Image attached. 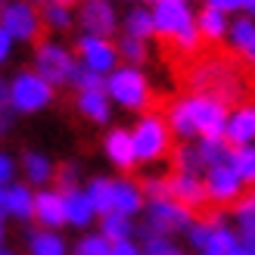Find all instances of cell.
Here are the masks:
<instances>
[{"instance_id":"cell-1","label":"cell","mask_w":255,"mask_h":255,"mask_svg":"<svg viewBox=\"0 0 255 255\" xmlns=\"http://www.w3.org/2000/svg\"><path fill=\"white\" fill-rule=\"evenodd\" d=\"M227 122V106L215 94H193L187 100H177L168 109V131L177 137H221Z\"/></svg>"},{"instance_id":"cell-2","label":"cell","mask_w":255,"mask_h":255,"mask_svg":"<svg viewBox=\"0 0 255 255\" xmlns=\"http://www.w3.org/2000/svg\"><path fill=\"white\" fill-rule=\"evenodd\" d=\"M103 91L109 103H119L125 109H143L149 103V81L137 66H116L106 75Z\"/></svg>"},{"instance_id":"cell-3","label":"cell","mask_w":255,"mask_h":255,"mask_svg":"<svg viewBox=\"0 0 255 255\" xmlns=\"http://www.w3.org/2000/svg\"><path fill=\"white\" fill-rule=\"evenodd\" d=\"M9 87V109L22 112V116H31V112H41L53 103V84H47L34 69L19 72L12 81H6Z\"/></svg>"},{"instance_id":"cell-4","label":"cell","mask_w":255,"mask_h":255,"mask_svg":"<svg viewBox=\"0 0 255 255\" xmlns=\"http://www.w3.org/2000/svg\"><path fill=\"white\" fill-rule=\"evenodd\" d=\"M131 140H134V152H137V162H159L168 156L171 149V131L165 125L162 116H143L134 131H131Z\"/></svg>"},{"instance_id":"cell-5","label":"cell","mask_w":255,"mask_h":255,"mask_svg":"<svg viewBox=\"0 0 255 255\" xmlns=\"http://www.w3.org/2000/svg\"><path fill=\"white\" fill-rule=\"evenodd\" d=\"M75 69H78V62H75L69 47H62L59 41L37 44V50H34V72L41 75L47 84H53V87L72 84Z\"/></svg>"},{"instance_id":"cell-6","label":"cell","mask_w":255,"mask_h":255,"mask_svg":"<svg viewBox=\"0 0 255 255\" xmlns=\"http://www.w3.org/2000/svg\"><path fill=\"white\" fill-rule=\"evenodd\" d=\"M237 66H227V62H206V66H199L193 75H190V81L199 87V94H215V97H240L246 91L243 78H240Z\"/></svg>"},{"instance_id":"cell-7","label":"cell","mask_w":255,"mask_h":255,"mask_svg":"<svg viewBox=\"0 0 255 255\" xmlns=\"http://www.w3.org/2000/svg\"><path fill=\"white\" fill-rule=\"evenodd\" d=\"M0 28H3L12 41H22V44H31L37 41L41 34V12H37L28 0H9L0 12Z\"/></svg>"},{"instance_id":"cell-8","label":"cell","mask_w":255,"mask_h":255,"mask_svg":"<svg viewBox=\"0 0 255 255\" xmlns=\"http://www.w3.org/2000/svg\"><path fill=\"white\" fill-rule=\"evenodd\" d=\"M193 212L184 209L181 202L174 199H156L146 206V231L143 234H159V237H168L177 231H187L193 224Z\"/></svg>"},{"instance_id":"cell-9","label":"cell","mask_w":255,"mask_h":255,"mask_svg":"<svg viewBox=\"0 0 255 255\" xmlns=\"http://www.w3.org/2000/svg\"><path fill=\"white\" fill-rule=\"evenodd\" d=\"M149 16H152V31L162 34V37H168V41L193 25L190 0H159V3H152Z\"/></svg>"},{"instance_id":"cell-10","label":"cell","mask_w":255,"mask_h":255,"mask_svg":"<svg viewBox=\"0 0 255 255\" xmlns=\"http://www.w3.org/2000/svg\"><path fill=\"white\" fill-rule=\"evenodd\" d=\"M78 66L91 69L97 75H106L119 66V50L109 44V37H94V34H81L78 37Z\"/></svg>"},{"instance_id":"cell-11","label":"cell","mask_w":255,"mask_h":255,"mask_svg":"<svg viewBox=\"0 0 255 255\" xmlns=\"http://www.w3.org/2000/svg\"><path fill=\"white\" fill-rule=\"evenodd\" d=\"M202 184H206V196L212 202H218V206H231V202L243 196V181L237 177V171L227 162L206 168V181Z\"/></svg>"},{"instance_id":"cell-12","label":"cell","mask_w":255,"mask_h":255,"mask_svg":"<svg viewBox=\"0 0 255 255\" xmlns=\"http://www.w3.org/2000/svg\"><path fill=\"white\" fill-rule=\"evenodd\" d=\"M78 22L84 34H94V37H112V31L119 28V16H116L112 0H81Z\"/></svg>"},{"instance_id":"cell-13","label":"cell","mask_w":255,"mask_h":255,"mask_svg":"<svg viewBox=\"0 0 255 255\" xmlns=\"http://www.w3.org/2000/svg\"><path fill=\"white\" fill-rule=\"evenodd\" d=\"M168 199L181 202L184 209H202L209 202L206 196V184L199 181V174H190V171H174L168 177Z\"/></svg>"},{"instance_id":"cell-14","label":"cell","mask_w":255,"mask_h":255,"mask_svg":"<svg viewBox=\"0 0 255 255\" xmlns=\"http://www.w3.org/2000/svg\"><path fill=\"white\" fill-rule=\"evenodd\" d=\"M227 146H246L255 143V100L237 106L234 112H227V122H224V134Z\"/></svg>"},{"instance_id":"cell-15","label":"cell","mask_w":255,"mask_h":255,"mask_svg":"<svg viewBox=\"0 0 255 255\" xmlns=\"http://www.w3.org/2000/svg\"><path fill=\"white\" fill-rule=\"evenodd\" d=\"M31 218L44 227V231H59L66 224V209H62V193L59 190H37L34 193V209H31Z\"/></svg>"},{"instance_id":"cell-16","label":"cell","mask_w":255,"mask_h":255,"mask_svg":"<svg viewBox=\"0 0 255 255\" xmlns=\"http://www.w3.org/2000/svg\"><path fill=\"white\" fill-rule=\"evenodd\" d=\"M103 152L106 159L116 165L122 171H131L137 165V152H134V140H131V131H125V128H112L103 140Z\"/></svg>"},{"instance_id":"cell-17","label":"cell","mask_w":255,"mask_h":255,"mask_svg":"<svg viewBox=\"0 0 255 255\" xmlns=\"http://www.w3.org/2000/svg\"><path fill=\"white\" fill-rule=\"evenodd\" d=\"M143 209V190L134 181H112V212L125 215V218H134V215Z\"/></svg>"},{"instance_id":"cell-18","label":"cell","mask_w":255,"mask_h":255,"mask_svg":"<svg viewBox=\"0 0 255 255\" xmlns=\"http://www.w3.org/2000/svg\"><path fill=\"white\" fill-rule=\"evenodd\" d=\"M22 174H25V184L28 187H47L56 174V165L50 162V156H44V152L28 149L22 156Z\"/></svg>"},{"instance_id":"cell-19","label":"cell","mask_w":255,"mask_h":255,"mask_svg":"<svg viewBox=\"0 0 255 255\" xmlns=\"http://www.w3.org/2000/svg\"><path fill=\"white\" fill-rule=\"evenodd\" d=\"M62 209H66V224L72 227H87L97 212L91 206V199H87L84 190H69V193H62Z\"/></svg>"},{"instance_id":"cell-20","label":"cell","mask_w":255,"mask_h":255,"mask_svg":"<svg viewBox=\"0 0 255 255\" xmlns=\"http://www.w3.org/2000/svg\"><path fill=\"white\" fill-rule=\"evenodd\" d=\"M234 53H240L249 66H255V19H234V25H227Z\"/></svg>"},{"instance_id":"cell-21","label":"cell","mask_w":255,"mask_h":255,"mask_svg":"<svg viewBox=\"0 0 255 255\" xmlns=\"http://www.w3.org/2000/svg\"><path fill=\"white\" fill-rule=\"evenodd\" d=\"M78 112L97 125H106L112 119V103H109L106 91H81L78 94Z\"/></svg>"},{"instance_id":"cell-22","label":"cell","mask_w":255,"mask_h":255,"mask_svg":"<svg viewBox=\"0 0 255 255\" xmlns=\"http://www.w3.org/2000/svg\"><path fill=\"white\" fill-rule=\"evenodd\" d=\"M34 209V190L28 184H9L6 187V218L28 221Z\"/></svg>"},{"instance_id":"cell-23","label":"cell","mask_w":255,"mask_h":255,"mask_svg":"<svg viewBox=\"0 0 255 255\" xmlns=\"http://www.w3.org/2000/svg\"><path fill=\"white\" fill-rule=\"evenodd\" d=\"M193 25H196L199 37H206V41H221L227 34V25L231 22H227V12L215 9V6H202L199 16H193Z\"/></svg>"},{"instance_id":"cell-24","label":"cell","mask_w":255,"mask_h":255,"mask_svg":"<svg viewBox=\"0 0 255 255\" xmlns=\"http://www.w3.org/2000/svg\"><path fill=\"white\" fill-rule=\"evenodd\" d=\"M196 149V159L202 168H212V165H224L227 156H231V146H227L224 137H199V143L193 146Z\"/></svg>"},{"instance_id":"cell-25","label":"cell","mask_w":255,"mask_h":255,"mask_svg":"<svg viewBox=\"0 0 255 255\" xmlns=\"http://www.w3.org/2000/svg\"><path fill=\"white\" fill-rule=\"evenodd\" d=\"M227 165L237 171V177L243 184L255 187V143H246V146H234L231 156H227Z\"/></svg>"},{"instance_id":"cell-26","label":"cell","mask_w":255,"mask_h":255,"mask_svg":"<svg viewBox=\"0 0 255 255\" xmlns=\"http://www.w3.org/2000/svg\"><path fill=\"white\" fill-rule=\"evenodd\" d=\"M28 252L31 255H66L69 246H66V240L59 237V231H34L28 237Z\"/></svg>"},{"instance_id":"cell-27","label":"cell","mask_w":255,"mask_h":255,"mask_svg":"<svg viewBox=\"0 0 255 255\" xmlns=\"http://www.w3.org/2000/svg\"><path fill=\"white\" fill-rule=\"evenodd\" d=\"M131 234H134V224H131V218H125V215L109 212V215H103V221H100V237L109 240V243L131 240Z\"/></svg>"},{"instance_id":"cell-28","label":"cell","mask_w":255,"mask_h":255,"mask_svg":"<svg viewBox=\"0 0 255 255\" xmlns=\"http://www.w3.org/2000/svg\"><path fill=\"white\" fill-rule=\"evenodd\" d=\"M84 193H87V199H91V206H94L97 215H109L112 212V181L109 177H94Z\"/></svg>"},{"instance_id":"cell-29","label":"cell","mask_w":255,"mask_h":255,"mask_svg":"<svg viewBox=\"0 0 255 255\" xmlns=\"http://www.w3.org/2000/svg\"><path fill=\"white\" fill-rule=\"evenodd\" d=\"M125 34H128V37H137V41H146V37L156 34V31H152V16H149V9L134 6L131 12H128V16H125Z\"/></svg>"},{"instance_id":"cell-30","label":"cell","mask_w":255,"mask_h":255,"mask_svg":"<svg viewBox=\"0 0 255 255\" xmlns=\"http://www.w3.org/2000/svg\"><path fill=\"white\" fill-rule=\"evenodd\" d=\"M41 25H47V28H53V31H66V28H72V9L59 6V3H44Z\"/></svg>"},{"instance_id":"cell-31","label":"cell","mask_w":255,"mask_h":255,"mask_svg":"<svg viewBox=\"0 0 255 255\" xmlns=\"http://www.w3.org/2000/svg\"><path fill=\"white\" fill-rule=\"evenodd\" d=\"M237 243V237L227 231V227H212V237H209V246H206V255H227L231 246Z\"/></svg>"},{"instance_id":"cell-32","label":"cell","mask_w":255,"mask_h":255,"mask_svg":"<svg viewBox=\"0 0 255 255\" xmlns=\"http://www.w3.org/2000/svg\"><path fill=\"white\" fill-rule=\"evenodd\" d=\"M109 240H103L100 234H87V237H81L78 243H75V249H72V255H109Z\"/></svg>"},{"instance_id":"cell-33","label":"cell","mask_w":255,"mask_h":255,"mask_svg":"<svg viewBox=\"0 0 255 255\" xmlns=\"http://www.w3.org/2000/svg\"><path fill=\"white\" fill-rule=\"evenodd\" d=\"M122 59H128V66H137V62H143L146 59V41H137V37H122V44L116 47Z\"/></svg>"},{"instance_id":"cell-34","label":"cell","mask_w":255,"mask_h":255,"mask_svg":"<svg viewBox=\"0 0 255 255\" xmlns=\"http://www.w3.org/2000/svg\"><path fill=\"white\" fill-rule=\"evenodd\" d=\"M72 84L78 87V94L81 91H103L106 78H103V75H97V72H91V69H84V66H78L75 75H72Z\"/></svg>"},{"instance_id":"cell-35","label":"cell","mask_w":255,"mask_h":255,"mask_svg":"<svg viewBox=\"0 0 255 255\" xmlns=\"http://www.w3.org/2000/svg\"><path fill=\"white\" fill-rule=\"evenodd\" d=\"M140 255H177L174 243L168 237H159V234H146L143 240V249H140Z\"/></svg>"},{"instance_id":"cell-36","label":"cell","mask_w":255,"mask_h":255,"mask_svg":"<svg viewBox=\"0 0 255 255\" xmlns=\"http://www.w3.org/2000/svg\"><path fill=\"white\" fill-rule=\"evenodd\" d=\"M53 181H56V190L59 193H69V190H78V165H62V168L53 174Z\"/></svg>"},{"instance_id":"cell-37","label":"cell","mask_w":255,"mask_h":255,"mask_svg":"<svg viewBox=\"0 0 255 255\" xmlns=\"http://www.w3.org/2000/svg\"><path fill=\"white\" fill-rule=\"evenodd\" d=\"M140 190H143V199H149V202L168 199V177H146L140 184Z\"/></svg>"},{"instance_id":"cell-38","label":"cell","mask_w":255,"mask_h":255,"mask_svg":"<svg viewBox=\"0 0 255 255\" xmlns=\"http://www.w3.org/2000/svg\"><path fill=\"white\" fill-rule=\"evenodd\" d=\"M199 41H202V37H199V31H196V25H190V28H184L181 34L171 37V44L181 50V53H196V50H199Z\"/></svg>"},{"instance_id":"cell-39","label":"cell","mask_w":255,"mask_h":255,"mask_svg":"<svg viewBox=\"0 0 255 255\" xmlns=\"http://www.w3.org/2000/svg\"><path fill=\"white\" fill-rule=\"evenodd\" d=\"M212 227H218V224H209V221H193L187 227V234H190V243H193L196 249L206 252L209 246V237H212Z\"/></svg>"},{"instance_id":"cell-40","label":"cell","mask_w":255,"mask_h":255,"mask_svg":"<svg viewBox=\"0 0 255 255\" xmlns=\"http://www.w3.org/2000/svg\"><path fill=\"white\" fill-rule=\"evenodd\" d=\"M16 174H19V162L9 152H0V187L16 184Z\"/></svg>"},{"instance_id":"cell-41","label":"cell","mask_w":255,"mask_h":255,"mask_svg":"<svg viewBox=\"0 0 255 255\" xmlns=\"http://www.w3.org/2000/svg\"><path fill=\"white\" fill-rule=\"evenodd\" d=\"M9 119H12V109H9V87H6L3 78H0V131L9 125Z\"/></svg>"},{"instance_id":"cell-42","label":"cell","mask_w":255,"mask_h":255,"mask_svg":"<svg viewBox=\"0 0 255 255\" xmlns=\"http://www.w3.org/2000/svg\"><path fill=\"white\" fill-rule=\"evenodd\" d=\"M237 218L240 221H255V193L237 199Z\"/></svg>"},{"instance_id":"cell-43","label":"cell","mask_w":255,"mask_h":255,"mask_svg":"<svg viewBox=\"0 0 255 255\" xmlns=\"http://www.w3.org/2000/svg\"><path fill=\"white\" fill-rule=\"evenodd\" d=\"M240 246H246L249 252H255V221H240Z\"/></svg>"},{"instance_id":"cell-44","label":"cell","mask_w":255,"mask_h":255,"mask_svg":"<svg viewBox=\"0 0 255 255\" xmlns=\"http://www.w3.org/2000/svg\"><path fill=\"white\" fill-rule=\"evenodd\" d=\"M109 255H140V246H134L131 240H122V243H112Z\"/></svg>"},{"instance_id":"cell-45","label":"cell","mask_w":255,"mask_h":255,"mask_svg":"<svg viewBox=\"0 0 255 255\" xmlns=\"http://www.w3.org/2000/svg\"><path fill=\"white\" fill-rule=\"evenodd\" d=\"M206 6H215L221 12H237V9H243V0H206Z\"/></svg>"},{"instance_id":"cell-46","label":"cell","mask_w":255,"mask_h":255,"mask_svg":"<svg viewBox=\"0 0 255 255\" xmlns=\"http://www.w3.org/2000/svg\"><path fill=\"white\" fill-rule=\"evenodd\" d=\"M12 44H16V41H12V37H9L3 28H0V66H3V62L12 56Z\"/></svg>"},{"instance_id":"cell-47","label":"cell","mask_w":255,"mask_h":255,"mask_svg":"<svg viewBox=\"0 0 255 255\" xmlns=\"http://www.w3.org/2000/svg\"><path fill=\"white\" fill-rule=\"evenodd\" d=\"M6 218V187H0V221Z\"/></svg>"},{"instance_id":"cell-48","label":"cell","mask_w":255,"mask_h":255,"mask_svg":"<svg viewBox=\"0 0 255 255\" xmlns=\"http://www.w3.org/2000/svg\"><path fill=\"white\" fill-rule=\"evenodd\" d=\"M227 255H255V252H249L246 246H240V240H237V243L231 246V252H227Z\"/></svg>"},{"instance_id":"cell-49","label":"cell","mask_w":255,"mask_h":255,"mask_svg":"<svg viewBox=\"0 0 255 255\" xmlns=\"http://www.w3.org/2000/svg\"><path fill=\"white\" fill-rule=\"evenodd\" d=\"M50 3H59V6H69L72 9L75 3H81V0H50Z\"/></svg>"},{"instance_id":"cell-50","label":"cell","mask_w":255,"mask_h":255,"mask_svg":"<svg viewBox=\"0 0 255 255\" xmlns=\"http://www.w3.org/2000/svg\"><path fill=\"white\" fill-rule=\"evenodd\" d=\"M243 9L249 12V16H255V0H243Z\"/></svg>"},{"instance_id":"cell-51","label":"cell","mask_w":255,"mask_h":255,"mask_svg":"<svg viewBox=\"0 0 255 255\" xmlns=\"http://www.w3.org/2000/svg\"><path fill=\"white\" fill-rule=\"evenodd\" d=\"M3 237H6V227H3V221H0V249H3Z\"/></svg>"},{"instance_id":"cell-52","label":"cell","mask_w":255,"mask_h":255,"mask_svg":"<svg viewBox=\"0 0 255 255\" xmlns=\"http://www.w3.org/2000/svg\"><path fill=\"white\" fill-rule=\"evenodd\" d=\"M28 3H31V6H34V3H41V6H44V3H50V0H28Z\"/></svg>"},{"instance_id":"cell-53","label":"cell","mask_w":255,"mask_h":255,"mask_svg":"<svg viewBox=\"0 0 255 255\" xmlns=\"http://www.w3.org/2000/svg\"><path fill=\"white\" fill-rule=\"evenodd\" d=\"M0 255H16V252H12V249H0Z\"/></svg>"},{"instance_id":"cell-54","label":"cell","mask_w":255,"mask_h":255,"mask_svg":"<svg viewBox=\"0 0 255 255\" xmlns=\"http://www.w3.org/2000/svg\"><path fill=\"white\" fill-rule=\"evenodd\" d=\"M6 3H9V0H0V12H3V6H6Z\"/></svg>"},{"instance_id":"cell-55","label":"cell","mask_w":255,"mask_h":255,"mask_svg":"<svg viewBox=\"0 0 255 255\" xmlns=\"http://www.w3.org/2000/svg\"><path fill=\"white\" fill-rule=\"evenodd\" d=\"M152 3H159V0H152Z\"/></svg>"},{"instance_id":"cell-56","label":"cell","mask_w":255,"mask_h":255,"mask_svg":"<svg viewBox=\"0 0 255 255\" xmlns=\"http://www.w3.org/2000/svg\"><path fill=\"white\" fill-rule=\"evenodd\" d=\"M202 255H206V252H202Z\"/></svg>"}]
</instances>
